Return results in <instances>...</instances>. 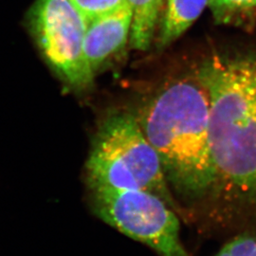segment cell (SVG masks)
<instances>
[{"label": "cell", "mask_w": 256, "mask_h": 256, "mask_svg": "<svg viewBox=\"0 0 256 256\" xmlns=\"http://www.w3.org/2000/svg\"><path fill=\"white\" fill-rule=\"evenodd\" d=\"M88 24L92 20L119 9L126 0H70Z\"/></svg>", "instance_id": "obj_10"}, {"label": "cell", "mask_w": 256, "mask_h": 256, "mask_svg": "<svg viewBox=\"0 0 256 256\" xmlns=\"http://www.w3.org/2000/svg\"><path fill=\"white\" fill-rule=\"evenodd\" d=\"M132 20L133 12L126 3L88 24L84 50L93 72L126 46L130 38Z\"/></svg>", "instance_id": "obj_6"}, {"label": "cell", "mask_w": 256, "mask_h": 256, "mask_svg": "<svg viewBox=\"0 0 256 256\" xmlns=\"http://www.w3.org/2000/svg\"><path fill=\"white\" fill-rule=\"evenodd\" d=\"M92 209L104 223L160 256H192L180 238V222L164 198L144 190L88 187Z\"/></svg>", "instance_id": "obj_4"}, {"label": "cell", "mask_w": 256, "mask_h": 256, "mask_svg": "<svg viewBox=\"0 0 256 256\" xmlns=\"http://www.w3.org/2000/svg\"><path fill=\"white\" fill-rule=\"evenodd\" d=\"M135 116L160 158L172 192L191 204L212 200L210 102L202 84L174 82Z\"/></svg>", "instance_id": "obj_2"}, {"label": "cell", "mask_w": 256, "mask_h": 256, "mask_svg": "<svg viewBox=\"0 0 256 256\" xmlns=\"http://www.w3.org/2000/svg\"><path fill=\"white\" fill-rule=\"evenodd\" d=\"M214 256H256V234L245 232L232 238Z\"/></svg>", "instance_id": "obj_11"}, {"label": "cell", "mask_w": 256, "mask_h": 256, "mask_svg": "<svg viewBox=\"0 0 256 256\" xmlns=\"http://www.w3.org/2000/svg\"><path fill=\"white\" fill-rule=\"evenodd\" d=\"M208 6L218 23H230L256 9V0H209Z\"/></svg>", "instance_id": "obj_9"}, {"label": "cell", "mask_w": 256, "mask_h": 256, "mask_svg": "<svg viewBox=\"0 0 256 256\" xmlns=\"http://www.w3.org/2000/svg\"><path fill=\"white\" fill-rule=\"evenodd\" d=\"M198 82L210 102L212 198L256 214V57L214 56Z\"/></svg>", "instance_id": "obj_1"}, {"label": "cell", "mask_w": 256, "mask_h": 256, "mask_svg": "<svg viewBox=\"0 0 256 256\" xmlns=\"http://www.w3.org/2000/svg\"><path fill=\"white\" fill-rule=\"evenodd\" d=\"M30 28L38 46L70 86H88L93 74L84 50L86 21L70 0H38L30 12Z\"/></svg>", "instance_id": "obj_5"}, {"label": "cell", "mask_w": 256, "mask_h": 256, "mask_svg": "<svg viewBox=\"0 0 256 256\" xmlns=\"http://www.w3.org/2000/svg\"><path fill=\"white\" fill-rule=\"evenodd\" d=\"M209 0H168L162 20L160 45L168 46L200 18Z\"/></svg>", "instance_id": "obj_7"}, {"label": "cell", "mask_w": 256, "mask_h": 256, "mask_svg": "<svg viewBox=\"0 0 256 256\" xmlns=\"http://www.w3.org/2000/svg\"><path fill=\"white\" fill-rule=\"evenodd\" d=\"M133 12L130 32L131 46L147 50L152 42L164 0H126Z\"/></svg>", "instance_id": "obj_8"}, {"label": "cell", "mask_w": 256, "mask_h": 256, "mask_svg": "<svg viewBox=\"0 0 256 256\" xmlns=\"http://www.w3.org/2000/svg\"><path fill=\"white\" fill-rule=\"evenodd\" d=\"M88 187L144 190L178 204L166 180L160 158L128 112H116L102 122L86 162Z\"/></svg>", "instance_id": "obj_3"}]
</instances>
